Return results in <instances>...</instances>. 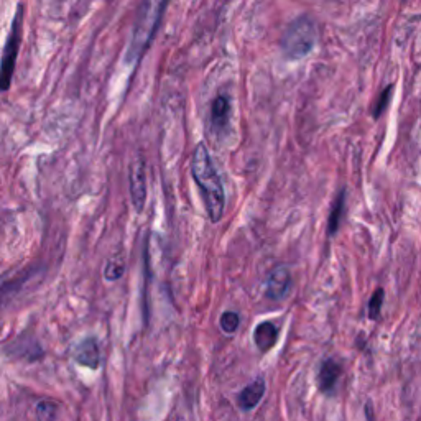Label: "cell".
<instances>
[{
  "mask_svg": "<svg viewBox=\"0 0 421 421\" xmlns=\"http://www.w3.org/2000/svg\"><path fill=\"white\" fill-rule=\"evenodd\" d=\"M263 395H265V380L262 377H257L252 384H248L246 389L239 393L237 397L239 407L246 411L254 410V408L260 403Z\"/></svg>",
  "mask_w": 421,
  "mask_h": 421,
  "instance_id": "obj_9",
  "label": "cell"
},
{
  "mask_svg": "<svg viewBox=\"0 0 421 421\" xmlns=\"http://www.w3.org/2000/svg\"><path fill=\"white\" fill-rule=\"evenodd\" d=\"M390 91H391V86H389L387 89L382 91L380 99H378V102L376 105V111H374V117H378V116H380V112L385 111L387 104H389V100H390Z\"/></svg>",
  "mask_w": 421,
  "mask_h": 421,
  "instance_id": "obj_17",
  "label": "cell"
},
{
  "mask_svg": "<svg viewBox=\"0 0 421 421\" xmlns=\"http://www.w3.org/2000/svg\"><path fill=\"white\" fill-rule=\"evenodd\" d=\"M344 197H346V193L343 191L339 193L338 199L334 201V204H332V209L330 213V221H327V234L334 235L336 230H338L339 227V221H341V213H343L344 209Z\"/></svg>",
  "mask_w": 421,
  "mask_h": 421,
  "instance_id": "obj_12",
  "label": "cell"
},
{
  "mask_svg": "<svg viewBox=\"0 0 421 421\" xmlns=\"http://www.w3.org/2000/svg\"><path fill=\"white\" fill-rule=\"evenodd\" d=\"M176 421H184V420H183V418H178V420H176Z\"/></svg>",
  "mask_w": 421,
  "mask_h": 421,
  "instance_id": "obj_18",
  "label": "cell"
},
{
  "mask_svg": "<svg viewBox=\"0 0 421 421\" xmlns=\"http://www.w3.org/2000/svg\"><path fill=\"white\" fill-rule=\"evenodd\" d=\"M382 305H384V288H377L369 301V318L370 319H374V321L378 319V316H380V311H382Z\"/></svg>",
  "mask_w": 421,
  "mask_h": 421,
  "instance_id": "obj_15",
  "label": "cell"
},
{
  "mask_svg": "<svg viewBox=\"0 0 421 421\" xmlns=\"http://www.w3.org/2000/svg\"><path fill=\"white\" fill-rule=\"evenodd\" d=\"M191 175L197 188L201 189L206 213H208L210 222L221 221L226 208L224 186H222V181L219 178L213 158H210L208 147L203 142L197 143L191 155Z\"/></svg>",
  "mask_w": 421,
  "mask_h": 421,
  "instance_id": "obj_1",
  "label": "cell"
},
{
  "mask_svg": "<svg viewBox=\"0 0 421 421\" xmlns=\"http://www.w3.org/2000/svg\"><path fill=\"white\" fill-rule=\"evenodd\" d=\"M277 339H279V330H277V326L273 323L265 321L260 323L259 326L255 327L254 331L255 346L262 352L270 351V349L277 344Z\"/></svg>",
  "mask_w": 421,
  "mask_h": 421,
  "instance_id": "obj_10",
  "label": "cell"
},
{
  "mask_svg": "<svg viewBox=\"0 0 421 421\" xmlns=\"http://www.w3.org/2000/svg\"><path fill=\"white\" fill-rule=\"evenodd\" d=\"M292 286V273L288 268L277 267L267 279V286H265V294L270 300H283Z\"/></svg>",
  "mask_w": 421,
  "mask_h": 421,
  "instance_id": "obj_7",
  "label": "cell"
},
{
  "mask_svg": "<svg viewBox=\"0 0 421 421\" xmlns=\"http://www.w3.org/2000/svg\"><path fill=\"white\" fill-rule=\"evenodd\" d=\"M129 186L130 197H132L133 208L137 213H142L147 203V173H145V162L142 157H138L130 163L129 166Z\"/></svg>",
  "mask_w": 421,
  "mask_h": 421,
  "instance_id": "obj_5",
  "label": "cell"
},
{
  "mask_svg": "<svg viewBox=\"0 0 421 421\" xmlns=\"http://www.w3.org/2000/svg\"><path fill=\"white\" fill-rule=\"evenodd\" d=\"M341 372H343V367H341L339 362H336L334 359H326L321 364L318 372V387L323 393H331L334 390L336 384H338Z\"/></svg>",
  "mask_w": 421,
  "mask_h": 421,
  "instance_id": "obj_8",
  "label": "cell"
},
{
  "mask_svg": "<svg viewBox=\"0 0 421 421\" xmlns=\"http://www.w3.org/2000/svg\"><path fill=\"white\" fill-rule=\"evenodd\" d=\"M230 116V104L226 96H217L214 99L213 107H210V120L216 129H224L229 122Z\"/></svg>",
  "mask_w": 421,
  "mask_h": 421,
  "instance_id": "obj_11",
  "label": "cell"
},
{
  "mask_svg": "<svg viewBox=\"0 0 421 421\" xmlns=\"http://www.w3.org/2000/svg\"><path fill=\"white\" fill-rule=\"evenodd\" d=\"M239 324H241V318H239V314L235 313V311H226V313L221 316V327L227 334H234V332L237 331Z\"/></svg>",
  "mask_w": 421,
  "mask_h": 421,
  "instance_id": "obj_16",
  "label": "cell"
},
{
  "mask_svg": "<svg viewBox=\"0 0 421 421\" xmlns=\"http://www.w3.org/2000/svg\"><path fill=\"white\" fill-rule=\"evenodd\" d=\"M73 359L79 365L96 370L100 365V349L96 338H86L76 344L73 349Z\"/></svg>",
  "mask_w": 421,
  "mask_h": 421,
  "instance_id": "obj_6",
  "label": "cell"
},
{
  "mask_svg": "<svg viewBox=\"0 0 421 421\" xmlns=\"http://www.w3.org/2000/svg\"><path fill=\"white\" fill-rule=\"evenodd\" d=\"M318 30L310 17H300L292 22L281 36V50L288 60H301L308 56L316 46Z\"/></svg>",
  "mask_w": 421,
  "mask_h": 421,
  "instance_id": "obj_3",
  "label": "cell"
},
{
  "mask_svg": "<svg viewBox=\"0 0 421 421\" xmlns=\"http://www.w3.org/2000/svg\"><path fill=\"white\" fill-rule=\"evenodd\" d=\"M124 272H125L124 259H122V257H114V259L109 260L107 265H105L104 277H105V280L116 281V280L122 279Z\"/></svg>",
  "mask_w": 421,
  "mask_h": 421,
  "instance_id": "obj_14",
  "label": "cell"
},
{
  "mask_svg": "<svg viewBox=\"0 0 421 421\" xmlns=\"http://www.w3.org/2000/svg\"><path fill=\"white\" fill-rule=\"evenodd\" d=\"M22 25H23V6L17 7L15 17L12 20L10 32H8L6 46H3L2 60H0V92L10 89L12 78L19 58L20 43H22Z\"/></svg>",
  "mask_w": 421,
  "mask_h": 421,
  "instance_id": "obj_4",
  "label": "cell"
},
{
  "mask_svg": "<svg viewBox=\"0 0 421 421\" xmlns=\"http://www.w3.org/2000/svg\"><path fill=\"white\" fill-rule=\"evenodd\" d=\"M168 6V0H143L138 8L136 28H133L132 41H130L127 60L130 63H138L153 43L163 14Z\"/></svg>",
  "mask_w": 421,
  "mask_h": 421,
  "instance_id": "obj_2",
  "label": "cell"
},
{
  "mask_svg": "<svg viewBox=\"0 0 421 421\" xmlns=\"http://www.w3.org/2000/svg\"><path fill=\"white\" fill-rule=\"evenodd\" d=\"M58 403L52 400H41L36 405V420L38 421H56L58 418Z\"/></svg>",
  "mask_w": 421,
  "mask_h": 421,
  "instance_id": "obj_13",
  "label": "cell"
}]
</instances>
